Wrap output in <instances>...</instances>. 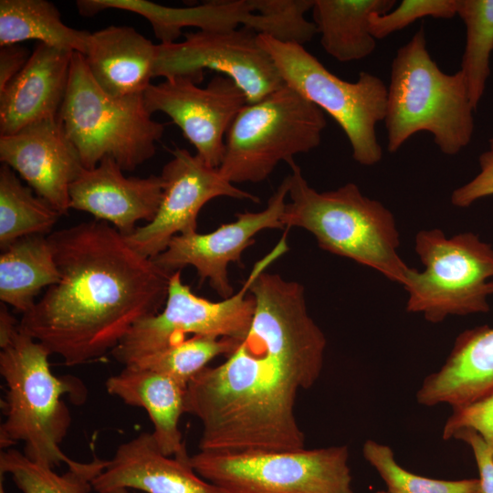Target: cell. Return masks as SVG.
Masks as SVG:
<instances>
[{
    "label": "cell",
    "instance_id": "6da1fadb",
    "mask_svg": "<svg viewBox=\"0 0 493 493\" xmlns=\"http://www.w3.org/2000/svg\"><path fill=\"white\" fill-rule=\"evenodd\" d=\"M249 293L255 312L248 331L224 362L190 381L185 413L202 424L200 450L305 448L295 403L320 375L326 338L300 283L265 270Z\"/></svg>",
    "mask_w": 493,
    "mask_h": 493
},
{
    "label": "cell",
    "instance_id": "7a4b0ae2",
    "mask_svg": "<svg viewBox=\"0 0 493 493\" xmlns=\"http://www.w3.org/2000/svg\"><path fill=\"white\" fill-rule=\"evenodd\" d=\"M60 278L22 314L20 330L68 366L111 352L140 320L164 306L171 273L100 220L53 231Z\"/></svg>",
    "mask_w": 493,
    "mask_h": 493
},
{
    "label": "cell",
    "instance_id": "3957f363",
    "mask_svg": "<svg viewBox=\"0 0 493 493\" xmlns=\"http://www.w3.org/2000/svg\"><path fill=\"white\" fill-rule=\"evenodd\" d=\"M0 373L6 385L1 407L5 417L0 426L1 447L24 443V455L39 465L68 468L79 462L68 457L59 445L71 425L63 397L85 402L87 389L77 377L56 376L50 370L47 349L20 327L0 343Z\"/></svg>",
    "mask_w": 493,
    "mask_h": 493
},
{
    "label": "cell",
    "instance_id": "277c9868",
    "mask_svg": "<svg viewBox=\"0 0 493 493\" xmlns=\"http://www.w3.org/2000/svg\"><path fill=\"white\" fill-rule=\"evenodd\" d=\"M288 163L290 202L281 218L285 230L303 228L323 250L372 267L404 285L411 267L398 255L399 234L393 214L379 201L363 195L353 183L318 192L293 160Z\"/></svg>",
    "mask_w": 493,
    "mask_h": 493
},
{
    "label": "cell",
    "instance_id": "5b68a950",
    "mask_svg": "<svg viewBox=\"0 0 493 493\" xmlns=\"http://www.w3.org/2000/svg\"><path fill=\"white\" fill-rule=\"evenodd\" d=\"M384 126L387 150L396 152L414 134L427 131L446 155L472 139L473 107L461 70L443 72L432 59L425 27L400 47L392 61Z\"/></svg>",
    "mask_w": 493,
    "mask_h": 493
},
{
    "label": "cell",
    "instance_id": "8992f818",
    "mask_svg": "<svg viewBox=\"0 0 493 493\" xmlns=\"http://www.w3.org/2000/svg\"><path fill=\"white\" fill-rule=\"evenodd\" d=\"M58 119L83 167L105 157L132 171L155 153L164 125L147 110L143 95L115 98L92 78L81 53L72 55L68 85Z\"/></svg>",
    "mask_w": 493,
    "mask_h": 493
},
{
    "label": "cell",
    "instance_id": "52a82bcc",
    "mask_svg": "<svg viewBox=\"0 0 493 493\" xmlns=\"http://www.w3.org/2000/svg\"><path fill=\"white\" fill-rule=\"evenodd\" d=\"M326 125L323 111L285 84L237 114L218 170L232 184L263 182L280 162L317 148Z\"/></svg>",
    "mask_w": 493,
    "mask_h": 493
},
{
    "label": "cell",
    "instance_id": "ba28073f",
    "mask_svg": "<svg viewBox=\"0 0 493 493\" xmlns=\"http://www.w3.org/2000/svg\"><path fill=\"white\" fill-rule=\"evenodd\" d=\"M260 46L273 59L284 83L298 91L341 128L361 165L372 166L383 158L376 124L383 121L388 89L379 77L362 71L355 82L340 79L304 46L282 43L258 34Z\"/></svg>",
    "mask_w": 493,
    "mask_h": 493
},
{
    "label": "cell",
    "instance_id": "9c48e42d",
    "mask_svg": "<svg viewBox=\"0 0 493 493\" xmlns=\"http://www.w3.org/2000/svg\"><path fill=\"white\" fill-rule=\"evenodd\" d=\"M414 249L425 266L411 267L403 285L406 309L437 323L449 315L485 313L493 294V248L471 232L447 237L440 229L422 230Z\"/></svg>",
    "mask_w": 493,
    "mask_h": 493
},
{
    "label": "cell",
    "instance_id": "30bf717a",
    "mask_svg": "<svg viewBox=\"0 0 493 493\" xmlns=\"http://www.w3.org/2000/svg\"><path fill=\"white\" fill-rule=\"evenodd\" d=\"M288 251L284 233L271 251L255 264L239 291L221 301L195 295L183 282L181 270L173 272L163 310L137 322L110 353L127 366L184 341L187 334L242 340L255 312V299L249 293L252 282Z\"/></svg>",
    "mask_w": 493,
    "mask_h": 493
},
{
    "label": "cell",
    "instance_id": "8fae6325",
    "mask_svg": "<svg viewBox=\"0 0 493 493\" xmlns=\"http://www.w3.org/2000/svg\"><path fill=\"white\" fill-rule=\"evenodd\" d=\"M347 446L284 451H208L194 470L227 493H353Z\"/></svg>",
    "mask_w": 493,
    "mask_h": 493
},
{
    "label": "cell",
    "instance_id": "7c38bea8",
    "mask_svg": "<svg viewBox=\"0 0 493 493\" xmlns=\"http://www.w3.org/2000/svg\"><path fill=\"white\" fill-rule=\"evenodd\" d=\"M205 69L231 79L256 103L285 85L273 59L260 46L258 34L246 27L199 30L184 40L158 44L154 78L189 76L198 83Z\"/></svg>",
    "mask_w": 493,
    "mask_h": 493
},
{
    "label": "cell",
    "instance_id": "4fadbf2b",
    "mask_svg": "<svg viewBox=\"0 0 493 493\" xmlns=\"http://www.w3.org/2000/svg\"><path fill=\"white\" fill-rule=\"evenodd\" d=\"M189 76L151 84L143 93L147 110L161 111L181 129L209 166L219 168L226 136L232 122L247 104L244 92L229 78L215 76L202 88Z\"/></svg>",
    "mask_w": 493,
    "mask_h": 493
},
{
    "label": "cell",
    "instance_id": "5bb4252c",
    "mask_svg": "<svg viewBox=\"0 0 493 493\" xmlns=\"http://www.w3.org/2000/svg\"><path fill=\"white\" fill-rule=\"evenodd\" d=\"M173 158L161 173L165 185L155 217L124 236L127 242L142 256L153 258L178 235L196 232L197 216L210 200L226 196L257 203L254 194L239 189L206 164L196 153L175 149Z\"/></svg>",
    "mask_w": 493,
    "mask_h": 493
},
{
    "label": "cell",
    "instance_id": "9a60e30c",
    "mask_svg": "<svg viewBox=\"0 0 493 493\" xmlns=\"http://www.w3.org/2000/svg\"><path fill=\"white\" fill-rule=\"evenodd\" d=\"M288 176L281 182L260 212L239 214L236 221L223 224L215 230L178 235L165 250L152 258L163 270L173 274L186 266L194 267L201 281L208 280L222 298L234 294L227 267L239 263L242 253L254 243L255 236L265 229H285L281 218L288 195Z\"/></svg>",
    "mask_w": 493,
    "mask_h": 493
},
{
    "label": "cell",
    "instance_id": "2e32d148",
    "mask_svg": "<svg viewBox=\"0 0 493 493\" xmlns=\"http://www.w3.org/2000/svg\"><path fill=\"white\" fill-rule=\"evenodd\" d=\"M0 161L61 215L68 214L69 186L84 167L58 118L0 136Z\"/></svg>",
    "mask_w": 493,
    "mask_h": 493
},
{
    "label": "cell",
    "instance_id": "e0dca14e",
    "mask_svg": "<svg viewBox=\"0 0 493 493\" xmlns=\"http://www.w3.org/2000/svg\"><path fill=\"white\" fill-rule=\"evenodd\" d=\"M122 171L110 157L84 168L69 186V208L89 213L128 236L138 222L155 217L165 183L161 175L126 177Z\"/></svg>",
    "mask_w": 493,
    "mask_h": 493
},
{
    "label": "cell",
    "instance_id": "ac0fdd59",
    "mask_svg": "<svg viewBox=\"0 0 493 493\" xmlns=\"http://www.w3.org/2000/svg\"><path fill=\"white\" fill-rule=\"evenodd\" d=\"M98 493L133 488L147 493H227L201 477L186 459L167 456L152 433L121 444L105 469L92 481Z\"/></svg>",
    "mask_w": 493,
    "mask_h": 493
},
{
    "label": "cell",
    "instance_id": "d6986e66",
    "mask_svg": "<svg viewBox=\"0 0 493 493\" xmlns=\"http://www.w3.org/2000/svg\"><path fill=\"white\" fill-rule=\"evenodd\" d=\"M73 53L37 43L23 69L0 91V136L58 118Z\"/></svg>",
    "mask_w": 493,
    "mask_h": 493
},
{
    "label": "cell",
    "instance_id": "ffe728a7",
    "mask_svg": "<svg viewBox=\"0 0 493 493\" xmlns=\"http://www.w3.org/2000/svg\"><path fill=\"white\" fill-rule=\"evenodd\" d=\"M493 393V327L460 333L442 367L429 374L417 391L425 406H463Z\"/></svg>",
    "mask_w": 493,
    "mask_h": 493
},
{
    "label": "cell",
    "instance_id": "44dd1931",
    "mask_svg": "<svg viewBox=\"0 0 493 493\" xmlns=\"http://www.w3.org/2000/svg\"><path fill=\"white\" fill-rule=\"evenodd\" d=\"M158 45L127 26L90 33L84 58L96 83L115 98L143 95L154 78Z\"/></svg>",
    "mask_w": 493,
    "mask_h": 493
},
{
    "label": "cell",
    "instance_id": "7402d4cb",
    "mask_svg": "<svg viewBox=\"0 0 493 493\" xmlns=\"http://www.w3.org/2000/svg\"><path fill=\"white\" fill-rule=\"evenodd\" d=\"M105 386L110 394L147 412L153 425L152 436L163 454L190 457L179 429L185 413L186 385L166 374L129 365L109 377Z\"/></svg>",
    "mask_w": 493,
    "mask_h": 493
},
{
    "label": "cell",
    "instance_id": "603a6c76",
    "mask_svg": "<svg viewBox=\"0 0 493 493\" xmlns=\"http://www.w3.org/2000/svg\"><path fill=\"white\" fill-rule=\"evenodd\" d=\"M80 15L91 16L109 8L137 13L152 25L161 44L176 42L186 26L217 30L243 26L253 8L249 0L209 1L192 7H168L145 0H79Z\"/></svg>",
    "mask_w": 493,
    "mask_h": 493
},
{
    "label": "cell",
    "instance_id": "cb8c5ba5",
    "mask_svg": "<svg viewBox=\"0 0 493 493\" xmlns=\"http://www.w3.org/2000/svg\"><path fill=\"white\" fill-rule=\"evenodd\" d=\"M394 0H314L312 16L323 49L340 62L361 60L376 47L369 20L393 9Z\"/></svg>",
    "mask_w": 493,
    "mask_h": 493
},
{
    "label": "cell",
    "instance_id": "d4e9b609",
    "mask_svg": "<svg viewBox=\"0 0 493 493\" xmlns=\"http://www.w3.org/2000/svg\"><path fill=\"white\" fill-rule=\"evenodd\" d=\"M60 273L46 235L21 237L0 255V299L22 314L36 303V297L58 282Z\"/></svg>",
    "mask_w": 493,
    "mask_h": 493
},
{
    "label": "cell",
    "instance_id": "484cf974",
    "mask_svg": "<svg viewBox=\"0 0 493 493\" xmlns=\"http://www.w3.org/2000/svg\"><path fill=\"white\" fill-rule=\"evenodd\" d=\"M90 32L67 26L46 0L0 1V47L26 40L85 55Z\"/></svg>",
    "mask_w": 493,
    "mask_h": 493
},
{
    "label": "cell",
    "instance_id": "4316f807",
    "mask_svg": "<svg viewBox=\"0 0 493 493\" xmlns=\"http://www.w3.org/2000/svg\"><path fill=\"white\" fill-rule=\"evenodd\" d=\"M61 215L24 185L6 164L0 168V247L32 235H49Z\"/></svg>",
    "mask_w": 493,
    "mask_h": 493
},
{
    "label": "cell",
    "instance_id": "83f0119b",
    "mask_svg": "<svg viewBox=\"0 0 493 493\" xmlns=\"http://www.w3.org/2000/svg\"><path fill=\"white\" fill-rule=\"evenodd\" d=\"M108 462L109 459L94 457L58 475L53 468L33 462L24 453L8 449L0 453V475H11L23 493H89L93 489V479Z\"/></svg>",
    "mask_w": 493,
    "mask_h": 493
},
{
    "label": "cell",
    "instance_id": "f1b7e54d",
    "mask_svg": "<svg viewBox=\"0 0 493 493\" xmlns=\"http://www.w3.org/2000/svg\"><path fill=\"white\" fill-rule=\"evenodd\" d=\"M456 15L466 27V45L460 70L476 110L490 75L493 0H457Z\"/></svg>",
    "mask_w": 493,
    "mask_h": 493
},
{
    "label": "cell",
    "instance_id": "f546056e",
    "mask_svg": "<svg viewBox=\"0 0 493 493\" xmlns=\"http://www.w3.org/2000/svg\"><path fill=\"white\" fill-rule=\"evenodd\" d=\"M240 341L226 337L194 335L130 365L166 374L187 386L197 373L207 367L209 362L219 355L231 353Z\"/></svg>",
    "mask_w": 493,
    "mask_h": 493
},
{
    "label": "cell",
    "instance_id": "4dcf8cb0",
    "mask_svg": "<svg viewBox=\"0 0 493 493\" xmlns=\"http://www.w3.org/2000/svg\"><path fill=\"white\" fill-rule=\"evenodd\" d=\"M253 8L243 26L282 43L304 46L318 34L314 22L305 17L314 0H250Z\"/></svg>",
    "mask_w": 493,
    "mask_h": 493
},
{
    "label": "cell",
    "instance_id": "1f68e13d",
    "mask_svg": "<svg viewBox=\"0 0 493 493\" xmlns=\"http://www.w3.org/2000/svg\"><path fill=\"white\" fill-rule=\"evenodd\" d=\"M364 458L378 472L388 493H479L478 478L440 480L418 476L402 467L390 446L367 440Z\"/></svg>",
    "mask_w": 493,
    "mask_h": 493
},
{
    "label": "cell",
    "instance_id": "d6a6232c",
    "mask_svg": "<svg viewBox=\"0 0 493 493\" xmlns=\"http://www.w3.org/2000/svg\"><path fill=\"white\" fill-rule=\"evenodd\" d=\"M456 9L457 0H403L385 14H372L370 32L375 39H383L424 17L451 19Z\"/></svg>",
    "mask_w": 493,
    "mask_h": 493
},
{
    "label": "cell",
    "instance_id": "836d02e7",
    "mask_svg": "<svg viewBox=\"0 0 493 493\" xmlns=\"http://www.w3.org/2000/svg\"><path fill=\"white\" fill-rule=\"evenodd\" d=\"M464 430L476 432L493 456V393L468 404L452 408L443 428V438L448 440Z\"/></svg>",
    "mask_w": 493,
    "mask_h": 493
},
{
    "label": "cell",
    "instance_id": "e575fe53",
    "mask_svg": "<svg viewBox=\"0 0 493 493\" xmlns=\"http://www.w3.org/2000/svg\"><path fill=\"white\" fill-rule=\"evenodd\" d=\"M478 162L479 173L467 184L452 192L453 205L467 207L480 198L493 195V151L483 152Z\"/></svg>",
    "mask_w": 493,
    "mask_h": 493
},
{
    "label": "cell",
    "instance_id": "d590c367",
    "mask_svg": "<svg viewBox=\"0 0 493 493\" xmlns=\"http://www.w3.org/2000/svg\"><path fill=\"white\" fill-rule=\"evenodd\" d=\"M453 438L467 443L473 452L479 474V493H493V456L485 442L471 430L460 431Z\"/></svg>",
    "mask_w": 493,
    "mask_h": 493
},
{
    "label": "cell",
    "instance_id": "8d00e7d4",
    "mask_svg": "<svg viewBox=\"0 0 493 493\" xmlns=\"http://www.w3.org/2000/svg\"><path fill=\"white\" fill-rule=\"evenodd\" d=\"M27 48L18 45L0 47V91L23 69L29 57Z\"/></svg>",
    "mask_w": 493,
    "mask_h": 493
},
{
    "label": "cell",
    "instance_id": "74e56055",
    "mask_svg": "<svg viewBox=\"0 0 493 493\" xmlns=\"http://www.w3.org/2000/svg\"><path fill=\"white\" fill-rule=\"evenodd\" d=\"M0 493H6L4 487L3 475H0Z\"/></svg>",
    "mask_w": 493,
    "mask_h": 493
},
{
    "label": "cell",
    "instance_id": "f35d334b",
    "mask_svg": "<svg viewBox=\"0 0 493 493\" xmlns=\"http://www.w3.org/2000/svg\"><path fill=\"white\" fill-rule=\"evenodd\" d=\"M109 493H129V492H128V489L120 488V489H116V490L110 491V492H109Z\"/></svg>",
    "mask_w": 493,
    "mask_h": 493
},
{
    "label": "cell",
    "instance_id": "ab89813d",
    "mask_svg": "<svg viewBox=\"0 0 493 493\" xmlns=\"http://www.w3.org/2000/svg\"><path fill=\"white\" fill-rule=\"evenodd\" d=\"M489 150L493 151V138L489 140Z\"/></svg>",
    "mask_w": 493,
    "mask_h": 493
},
{
    "label": "cell",
    "instance_id": "60d3db41",
    "mask_svg": "<svg viewBox=\"0 0 493 493\" xmlns=\"http://www.w3.org/2000/svg\"><path fill=\"white\" fill-rule=\"evenodd\" d=\"M376 493H388L387 491H378Z\"/></svg>",
    "mask_w": 493,
    "mask_h": 493
}]
</instances>
